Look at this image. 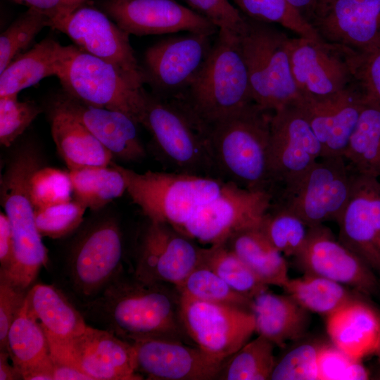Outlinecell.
Returning <instances> with one entry per match:
<instances>
[{
	"mask_svg": "<svg viewBox=\"0 0 380 380\" xmlns=\"http://www.w3.org/2000/svg\"><path fill=\"white\" fill-rule=\"evenodd\" d=\"M180 293L165 283L145 282L122 268L91 300L77 309L85 320L129 343L146 338L185 341Z\"/></svg>",
	"mask_w": 380,
	"mask_h": 380,
	"instance_id": "6da1fadb",
	"label": "cell"
},
{
	"mask_svg": "<svg viewBox=\"0 0 380 380\" xmlns=\"http://www.w3.org/2000/svg\"><path fill=\"white\" fill-rule=\"evenodd\" d=\"M274 111L253 102L209 125L217 178L254 191H272L270 126Z\"/></svg>",
	"mask_w": 380,
	"mask_h": 380,
	"instance_id": "7a4b0ae2",
	"label": "cell"
},
{
	"mask_svg": "<svg viewBox=\"0 0 380 380\" xmlns=\"http://www.w3.org/2000/svg\"><path fill=\"white\" fill-rule=\"evenodd\" d=\"M41 167L36 149L26 146L16 150L7 163L0 179L1 204L12 230L14 255L6 272H0L15 285L29 289L42 267L48 264V251L34 220L30 195V181Z\"/></svg>",
	"mask_w": 380,
	"mask_h": 380,
	"instance_id": "3957f363",
	"label": "cell"
},
{
	"mask_svg": "<svg viewBox=\"0 0 380 380\" xmlns=\"http://www.w3.org/2000/svg\"><path fill=\"white\" fill-rule=\"evenodd\" d=\"M210 125L253 102L239 34L219 29L209 55L180 96Z\"/></svg>",
	"mask_w": 380,
	"mask_h": 380,
	"instance_id": "277c9868",
	"label": "cell"
},
{
	"mask_svg": "<svg viewBox=\"0 0 380 380\" xmlns=\"http://www.w3.org/2000/svg\"><path fill=\"white\" fill-rule=\"evenodd\" d=\"M56 77L65 94L92 106L124 113L141 125L148 94L113 64L75 45L60 44Z\"/></svg>",
	"mask_w": 380,
	"mask_h": 380,
	"instance_id": "5b68a950",
	"label": "cell"
},
{
	"mask_svg": "<svg viewBox=\"0 0 380 380\" xmlns=\"http://www.w3.org/2000/svg\"><path fill=\"white\" fill-rule=\"evenodd\" d=\"M123 175L127 191L148 220L166 223L180 232L193 215L216 198L227 182L216 177L177 172L139 173L113 161Z\"/></svg>",
	"mask_w": 380,
	"mask_h": 380,
	"instance_id": "8992f818",
	"label": "cell"
},
{
	"mask_svg": "<svg viewBox=\"0 0 380 380\" xmlns=\"http://www.w3.org/2000/svg\"><path fill=\"white\" fill-rule=\"evenodd\" d=\"M141 125L172 171L216 177L209 125L183 99L148 94Z\"/></svg>",
	"mask_w": 380,
	"mask_h": 380,
	"instance_id": "52a82bcc",
	"label": "cell"
},
{
	"mask_svg": "<svg viewBox=\"0 0 380 380\" xmlns=\"http://www.w3.org/2000/svg\"><path fill=\"white\" fill-rule=\"evenodd\" d=\"M123 239L114 218L89 224L74 239L60 269V289L77 308L93 300L123 268Z\"/></svg>",
	"mask_w": 380,
	"mask_h": 380,
	"instance_id": "ba28073f",
	"label": "cell"
},
{
	"mask_svg": "<svg viewBox=\"0 0 380 380\" xmlns=\"http://www.w3.org/2000/svg\"><path fill=\"white\" fill-rule=\"evenodd\" d=\"M272 25L246 17L239 37L253 101L266 110L275 111L296 103L300 95L286 50L289 37Z\"/></svg>",
	"mask_w": 380,
	"mask_h": 380,
	"instance_id": "9c48e42d",
	"label": "cell"
},
{
	"mask_svg": "<svg viewBox=\"0 0 380 380\" xmlns=\"http://www.w3.org/2000/svg\"><path fill=\"white\" fill-rule=\"evenodd\" d=\"M355 174L343 156L320 158L298 179L275 189L272 201L295 213L309 227L337 222Z\"/></svg>",
	"mask_w": 380,
	"mask_h": 380,
	"instance_id": "30bf717a",
	"label": "cell"
},
{
	"mask_svg": "<svg viewBox=\"0 0 380 380\" xmlns=\"http://www.w3.org/2000/svg\"><path fill=\"white\" fill-rule=\"evenodd\" d=\"M179 316L189 338L221 362L249 341L255 332V317L250 310L181 294Z\"/></svg>",
	"mask_w": 380,
	"mask_h": 380,
	"instance_id": "8fae6325",
	"label": "cell"
},
{
	"mask_svg": "<svg viewBox=\"0 0 380 380\" xmlns=\"http://www.w3.org/2000/svg\"><path fill=\"white\" fill-rule=\"evenodd\" d=\"M269 191L226 183L222 192L201 206L180 232L203 245L224 243L240 230L258 226L272 199Z\"/></svg>",
	"mask_w": 380,
	"mask_h": 380,
	"instance_id": "7c38bea8",
	"label": "cell"
},
{
	"mask_svg": "<svg viewBox=\"0 0 380 380\" xmlns=\"http://www.w3.org/2000/svg\"><path fill=\"white\" fill-rule=\"evenodd\" d=\"M49 27L66 34L83 51L113 64L136 83L142 86L146 83L129 34L101 9L84 4L51 21Z\"/></svg>",
	"mask_w": 380,
	"mask_h": 380,
	"instance_id": "4fadbf2b",
	"label": "cell"
},
{
	"mask_svg": "<svg viewBox=\"0 0 380 380\" xmlns=\"http://www.w3.org/2000/svg\"><path fill=\"white\" fill-rule=\"evenodd\" d=\"M212 35L191 33L163 39L144 54L146 82L155 95L170 99L182 95L191 84L210 51Z\"/></svg>",
	"mask_w": 380,
	"mask_h": 380,
	"instance_id": "5bb4252c",
	"label": "cell"
},
{
	"mask_svg": "<svg viewBox=\"0 0 380 380\" xmlns=\"http://www.w3.org/2000/svg\"><path fill=\"white\" fill-rule=\"evenodd\" d=\"M322 153L321 144L297 102L273 112L270 146L272 191L301 177Z\"/></svg>",
	"mask_w": 380,
	"mask_h": 380,
	"instance_id": "9a60e30c",
	"label": "cell"
},
{
	"mask_svg": "<svg viewBox=\"0 0 380 380\" xmlns=\"http://www.w3.org/2000/svg\"><path fill=\"white\" fill-rule=\"evenodd\" d=\"M201 248L172 226L148 220L141 237L133 274L145 282L177 287L198 265Z\"/></svg>",
	"mask_w": 380,
	"mask_h": 380,
	"instance_id": "2e32d148",
	"label": "cell"
},
{
	"mask_svg": "<svg viewBox=\"0 0 380 380\" xmlns=\"http://www.w3.org/2000/svg\"><path fill=\"white\" fill-rule=\"evenodd\" d=\"M100 6L129 34L186 31L213 36L219 31L209 20L175 0H102Z\"/></svg>",
	"mask_w": 380,
	"mask_h": 380,
	"instance_id": "e0dca14e",
	"label": "cell"
},
{
	"mask_svg": "<svg viewBox=\"0 0 380 380\" xmlns=\"http://www.w3.org/2000/svg\"><path fill=\"white\" fill-rule=\"evenodd\" d=\"M286 50L300 97L328 96L353 82L343 46L298 36L289 37Z\"/></svg>",
	"mask_w": 380,
	"mask_h": 380,
	"instance_id": "ac0fdd59",
	"label": "cell"
},
{
	"mask_svg": "<svg viewBox=\"0 0 380 380\" xmlns=\"http://www.w3.org/2000/svg\"><path fill=\"white\" fill-rule=\"evenodd\" d=\"M294 258L305 274L327 278L367 295L379 289L374 271L323 224L309 227L305 242Z\"/></svg>",
	"mask_w": 380,
	"mask_h": 380,
	"instance_id": "d6986e66",
	"label": "cell"
},
{
	"mask_svg": "<svg viewBox=\"0 0 380 380\" xmlns=\"http://www.w3.org/2000/svg\"><path fill=\"white\" fill-rule=\"evenodd\" d=\"M131 343L135 351L137 372L147 379L213 380L222 363L198 346L179 340L146 338Z\"/></svg>",
	"mask_w": 380,
	"mask_h": 380,
	"instance_id": "ffe728a7",
	"label": "cell"
},
{
	"mask_svg": "<svg viewBox=\"0 0 380 380\" xmlns=\"http://www.w3.org/2000/svg\"><path fill=\"white\" fill-rule=\"evenodd\" d=\"M339 241L380 274V180L355 172L338 221Z\"/></svg>",
	"mask_w": 380,
	"mask_h": 380,
	"instance_id": "44dd1931",
	"label": "cell"
},
{
	"mask_svg": "<svg viewBox=\"0 0 380 380\" xmlns=\"http://www.w3.org/2000/svg\"><path fill=\"white\" fill-rule=\"evenodd\" d=\"M365 95L355 82L322 97H300L297 101L322 146V157L343 156L357 125Z\"/></svg>",
	"mask_w": 380,
	"mask_h": 380,
	"instance_id": "7402d4cb",
	"label": "cell"
},
{
	"mask_svg": "<svg viewBox=\"0 0 380 380\" xmlns=\"http://www.w3.org/2000/svg\"><path fill=\"white\" fill-rule=\"evenodd\" d=\"M311 24L325 42L360 52L380 50V0H336Z\"/></svg>",
	"mask_w": 380,
	"mask_h": 380,
	"instance_id": "603a6c76",
	"label": "cell"
},
{
	"mask_svg": "<svg viewBox=\"0 0 380 380\" xmlns=\"http://www.w3.org/2000/svg\"><path fill=\"white\" fill-rule=\"evenodd\" d=\"M80 367L93 380H140L132 344L107 330L87 325L69 341Z\"/></svg>",
	"mask_w": 380,
	"mask_h": 380,
	"instance_id": "cb8c5ba5",
	"label": "cell"
},
{
	"mask_svg": "<svg viewBox=\"0 0 380 380\" xmlns=\"http://www.w3.org/2000/svg\"><path fill=\"white\" fill-rule=\"evenodd\" d=\"M53 103L77 118L113 158L139 162L146 157L137 129L138 124L125 113L90 105L65 93Z\"/></svg>",
	"mask_w": 380,
	"mask_h": 380,
	"instance_id": "d4e9b609",
	"label": "cell"
},
{
	"mask_svg": "<svg viewBox=\"0 0 380 380\" xmlns=\"http://www.w3.org/2000/svg\"><path fill=\"white\" fill-rule=\"evenodd\" d=\"M332 344L354 360L376 353L380 341V317L369 305L354 299L327 317Z\"/></svg>",
	"mask_w": 380,
	"mask_h": 380,
	"instance_id": "484cf974",
	"label": "cell"
},
{
	"mask_svg": "<svg viewBox=\"0 0 380 380\" xmlns=\"http://www.w3.org/2000/svg\"><path fill=\"white\" fill-rule=\"evenodd\" d=\"M51 134L57 151L69 170L108 166L111 153L71 113L53 103L50 112Z\"/></svg>",
	"mask_w": 380,
	"mask_h": 380,
	"instance_id": "4316f807",
	"label": "cell"
},
{
	"mask_svg": "<svg viewBox=\"0 0 380 380\" xmlns=\"http://www.w3.org/2000/svg\"><path fill=\"white\" fill-rule=\"evenodd\" d=\"M25 303L30 315L38 322L49 338L69 341L87 327L81 312L54 285L33 284Z\"/></svg>",
	"mask_w": 380,
	"mask_h": 380,
	"instance_id": "83f0119b",
	"label": "cell"
},
{
	"mask_svg": "<svg viewBox=\"0 0 380 380\" xmlns=\"http://www.w3.org/2000/svg\"><path fill=\"white\" fill-rule=\"evenodd\" d=\"M250 310L255 332L279 347L301 338L308 326V311L287 294L263 291L252 299Z\"/></svg>",
	"mask_w": 380,
	"mask_h": 380,
	"instance_id": "f1b7e54d",
	"label": "cell"
},
{
	"mask_svg": "<svg viewBox=\"0 0 380 380\" xmlns=\"http://www.w3.org/2000/svg\"><path fill=\"white\" fill-rule=\"evenodd\" d=\"M224 243L266 285L283 288L289 279L284 255L268 241L259 225L239 231Z\"/></svg>",
	"mask_w": 380,
	"mask_h": 380,
	"instance_id": "f546056e",
	"label": "cell"
},
{
	"mask_svg": "<svg viewBox=\"0 0 380 380\" xmlns=\"http://www.w3.org/2000/svg\"><path fill=\"white\" fill-rule=\"evenodd\" d=\"M60 43L46 38L15 58L0 75V97L18 94L42 80L56 75Z\"/></svg>",
	"mask_w": 380,
	"mask_h": 380,
	"instance_id": "4dcf8cb0",
	"label": "cell"
},
{
	"mask_svg": "<svg viewBox=\"0 0 380 380\" xmlns=\"http://www.w3.org/2000/svg\"><path fill=\"white\" fill-rule=\"evenodd\" d=\"M12 364L23 376L37 368L52 365L47 336L30 315L25 303L13 320L7 336Z\"/></svg>",
	"mask_w": 380,
	"mask_h": 380,
	"instance_id": "1f68e13d",
	"label": "cell"
},
{
	"mask_svg": "<svg viewBox=\"0 0 380 380\" xmlns=\"http://www.w3.org/2000/svg\"><path fill=\"white\" fill-rule=\"evenodd\" d=\"M343 157L355 172L380 178V104L365 95Z\"/></svg>",
	"mask_w": 380,
	"mask_h": 380,
	"instance_id": "d6a6232c",
	"label": "cell"
},
{
	"mask_svg": "<svg viewBox=\"0 0 380 380\" xmlns=\"http://www.w3.org/2000/svg\"><path fill=\"white\" fill-rule=\"evenodd\" d=\"M74 199L97 210L123 195L127 184L115 167H88L69 170Z\"/></svg>",
	"mask_w": 380,
	"mask_h": 380,
	"instance_id": "836d02e7",
	"label": "cell"
},
{
	"mask_svg": "<svg viewBox=\"0 0 380 380\" xmlns=\"http://www.w3.org/2000/svg\"><path fill=\"white\" fill-rule=\"evenodd\" d=\"M282 289L306 310L327 317L355 299L343 284L314 274L289 278Z\"/></svg>",
	"mask_w": 380,
	"mask_h": 380,
	"instance_id": "e575fe53",
	"label": "cell"
},
{
	"mask_svg": "<svg viewBox=\"0 0 380 380\" xmlns=\"http://www.w3.org/2000/svg\"><path fill=\"white\" fill-rule=\"evenodd\" d=\"M274 346L265 337L258 335L222 362L216 379H270L276 363Z\"/></svg>",
	"mask_w": 380,
	"mask_h": 380,
	"instance_id": "d590c367",
	"label": "cell"
},
{
	"mask_svg": "<svg viewBox=\"0 0 380 380\" xmlns=\"http://www.w3.org/2000/svg\"><path fill=\"white\" fill-rule=\"evenodd\" d=\"M198 264L210 269L232 289L251 299L268 290L269 286L224 243L202 247Z\"/></svg>",
	"mask_w": 380,
	"mask_h": 380,
	"instance_id": "8d00e7d4",
	"label": "cell"
},
{
	"mask_svg": "<svg viewBox=\"0 0 380 380\" xmlns=\"http://www.w3.org/2000/svg\"><path fill=\"white\" fill-rule=\"evenodd\" d=\"M246 17L278 24L298 36L322 39L312 24L288 0H229Z\"/></svg>",
	"mask_w": 380,
	"mask_h": 380,
	"instance_id": "74e56055",
	"label": "cell"
},
{
	"mask_svg": "<svg viewBox=\"0 0 380 380\" xmlns=\"http://www.w3.org/2000/svg\"><path fill=\"white\" fill-rule=\"evenodd\" d=\"M259 227L283 255L294 257L305 242L309 227L287 208L271 201Z\"/></svg>",
	"mask_w": 380,
	"mask_h": 380,
	"instance_id": "f35d334b",
	"label": "cell"
},
{
	"mask_svg": "<svg viewBox=\"0 0 380 380\" xmlns=\"http://www.w3.org/2000/svg\"><path fill=\"white\" fill-rule=\"evenodd\" d=\"M176 288L181 295L210 303L248 310L252 303V299L232 289L213 271L201 264Z\"/></svg>",
	"mask_w": 380,
	"mask_h": 380,
	"instance_id": "ab89813d",
	"label": "cell"
},
{
	"mask_svg": "<svg viewBox=\"0 0 380 380\" xmlns=\"http://www.w3.org/2000/svg\"><path fill=\"white\" fill-rule=\"evenodd\" d=\"M49 25V18L32 8L14 20L0 35V73Z\"/></svg>",
	"mask_w": 380,
	"mask_h": 380,
	"instance_id": "60d3db41",
	"label": "cell"
},
{
	"mask_svg": "<svg viewBox=\"0 0 380 380\" xmlns=\"http://www.w3.org/2000/svg\"><path fill=\"white\" fill-rule=\"evenodd\" d=\"M30 195L34 209L70 201L73 190L69 172L39 167L30 178Z\"/></svg>",
	"mask_w": 380,
	"mask_h": 380,
	"instance_id": "b9f144b4",
	"label": "cell"
},
{
	"mask_svg": "<svg viewBox=\"0 0 380 380\" xmlns=\"http://www.w3.org/2000/svg\"><path fill=\"white\" fill-rule=\"evenodd\" d=\"M87 208L76 201L34 209L37 228L42 237L61 239L80 228Z\"/></svg>",
	"mask_w": 380,
	"mask_h": 380,
	"instance_id": "7bdbcfd3",
	"label": "cell"
},
{
	"mask_svg": "<svg viewBox=\"0 0 380 380\" xmlns=\"http://www.w3.org/2000/svg\"><path fill=\"white\" fill-rule=\"evenodd\" d=\"M42 111V108L33 101H18V94L0 97L1 146H11Z\"/></svg>",
	"mask_w": 380,
	"mask_h": 380,
	"instance_id": "ee69618b",
	"label": "cell"
},
{
	"mask_svg": "<svg viewBox=\"0 0 380 380\" xmlns=\"http://www.w3.org/2000/svg\"><path fill=\"white\" fill-rule=\"evenodd\" d=\"M322 344L303 343L276 361L272 380H319L318 353Z\"/></svg>",
	"mask_w": 380,
	"mask_h": 380,
	"instance_id": "f6af8a7d",
	"label": "cell"
},
{
	"mask_svg": "<svg viewBox=\"0 0 380 380\" xmlns=\"http://www.w3.org/2000/svg\"><path fill=\"white\" fill-rule=\"evenodd\" d=\"M319 380H364L369 372L360 360L332 345L322 344L318 353Z\"/></svg>",
	"mask_w": 380,
	"mask_h": 380,
	"instance_id": "bcb514c9",
	"label": "cell"
},
{
	"mask_svg": "<svg viewBox=\"0 0 380 380\" xmlns=\"http://www.w3.org/2000/svg\"><path fill=\"white\" fill-rule=\"evenodd\" d=\"M343 48L353 82L367 97L380 104V50L360 52Z\"/></svg>",
	"mask_w": 380,
	"mask_h": 380,
	"instance_id": "7dc6e473",
	"label": "cell"
},
{
	"mask_svg": "<svg viewBox=\"0 0 380 380\" xmlns=\"http://www.w3.org/2000/svg\"><path fill=\"white\" fill-rule=\"evenodd\" d=\"M182 1L219 29L229 30L239 34L245 26L246 16L229 0Z\"/></svg>",
	"mask_w": 380,
	"mask_h": 380,
	"instance_id": "c3c4849f",
	"label": "cell"
},
{
	"mask_svg": "<svg viewBox=\"0 0 380 380\" xmlns=\"http://www.w3.org/2000/svg\"><path fill=\"white\" fill-rule=\"evenodd\" d=\"M29 289L15 285L0 274V351L8 352L9 329L24 305Z\"/></svg>",
	"mask_w": 380,
	"mask_h": 380,
	"instance_id": "681fc988",
	"label": "cell"
},
{
	"mask_svg": "<svg viewBox=\"0 0 380 380\" xmlns=\"http://www.w3.org/2000/svg\"><path fill=\"white\" fill-rule=\"evenodd\" d=\"M28 8H34L49 18V23L75 11L88 0H13Z\"/></svg>",
	"mask_w": 380,
	"mask_h": 380,
	"instance_id": "f907efd6",
	"label": "cell"
},
{
	"mask_svg": "<svg viewBox=\"0 0 380 380\" xmlns=\"http://www.w3.org/2000/svg\"><path fill=\"white\" fill-rule=\"evenodd\" d=\"M14 255V242L10 222L5 213H0V272L11 267Z\"/></svg>",
	"mask_w": 380,
	"mask_h": 380,
	"instance_id": "816d5d0a",
	"label": "cell"
},
{
	"mask_svg": "<svg viewBox=\"0 0 380 380\" xmlns=\"http://www.w3.org/2000/svg\"><path fill=\"white\" fill-rule=\"evenodd\" d=\"M53 380H93L80 367L66 364L53 363Z\"/></svg>",
	"mask_w": 380,
	"mask_h": 380,
	"instance_id": "f5cc1de1",
	"label": "cell"
},
{
	"mask_svg": "<svg viewBox=\"0 0 380 380\" xmlns=\"http://www.w3.org/2000/svg\"><path fill=\"white\" fill-rule=\"evenodd\" d=\"M10 359L7 351H0V380L23 379L18 369L8 363Z\"/></svg>",
	"mask_w": 380,
	"mask_h": 380,
	"instance_id": "db71d44e",
	"label": "cell"
},
{
	"mask_svg": "<svg viewBox=\"0 0 380 380\" xmlns=\"http://www.w3.org/2000/svg\"><path fill=\"white\" fill-rule=\"evenodd\" d=\"M310 23L312 17L315 0H288Z\"/></svg>",
	"mask_w": 380,
	"mask_h": 380,
	"instance_id": "11a10c76",
	"label": "cell"
},
{
	"mask_svg": "<svg viewBox=\"0 0 380 380\" xmlns=\"http://www.w3.org/2000/svg\"><path fill=\"white\" fill-rule=\"evenodd\" d=\"M336 0H315V6L311 22L320 16Z\"/></svg>",
	"mask_w": 380,
	"mask_h": 380,
	"instance_id": "9f6ffc18",
	"label": "cell"
},
{
	"mask_svg": "<svg viewBox=\"0 0 380 380\" xmlns=\"http://www.w3.org/2000/svg\"><path fill=\"white\" fill-rule=\"evenodd\" d=\"M376 354H377V355H378V357H379V358L380 360V341H379V345L378 349H377V350L376 352Z\"/></svg>",
	"mask_w": 380,
	"mask_h": 380,
	"instance_id": "6f0895ef",
	"label": "cell"
},
{
	"mask_svg": "<svg viewBox=\"0 0 380 380\" xmlns=\"http://www.w3.org/2000/svg\"><path fill=\"white\" fill-rule=\"evenodd\" d=\"M377 241H378V245H379V246L380 248V236L378 238Z\"/></svg>",
	"mask_w": 380,
	"mask_h": 380,
	"instance_id": "680465c9",
	"label": "cell"
}]
</instances>
